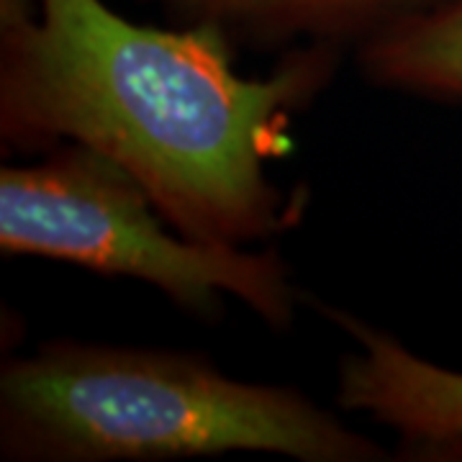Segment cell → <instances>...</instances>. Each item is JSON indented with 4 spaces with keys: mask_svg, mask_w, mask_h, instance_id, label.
<instances>
[{
    "mask_svg": "<svg viewBox=\"0 0 462 462\" xmlns=\"http://www.w3.org/2000/svg\"><path fill=\"white\" fill-rule=\"evenodd\" d=\"M337 60L334 44H306L267 78H245L211 26H139L103 0H39V14L3 0L0 139L14 152L93 149L182 236L247 247L296 224L267 162Z\"/></svg>",
    "mask_w": 462,
    "mask_h": 462,
    "instance_id": "1",
    "label": "cell"
},
{
    "mask_svg": "<svg viewBox=\"0 0 462 462\" xmlns=\"http://www.w3.org/2000/svg\"><path fill=\"white\" fill-rule=\"evenodd\" d=\"M226 452L388 460L378 442L296 388L229 378L193 352L51 342L3 365V460H178Z\"/></svg>",
    "mask_w": 462,
    "mask_h": 462,
    "instance_id": "2",
    "label": "cell"
},
{
    "mask_svg": "<svg viewBox=\"0 0 462 462\" xmlns=\"http://www.w3.org/2000/svg\"><path fill=\"white\" fill-rule=\"evenodd\" d=\"M132 175L93 149L54 147L36 165L0 170V249L72 263L160 288L200 319L239 298L273 329H288L298 293L281 254L206 245L167 231Z\"/></svg>",
    "mask_w": 462,
    "mask_h": 462,
    "instance_id": "3",
    "label": "cell"
},
{
    "mask_svg": "<svg viewBox=\"0 0 462 462\" xmlns=\"http://www.w3.org/2000/svg\"><path fill=\"white\" fill-rule=\"evenodd\" d=\"M327 314L360 346L339 367L337 401L342 409L375 416L406 442L462 434V373L413 355L357 316L339 309Z\"/></svg>",
    "mask_w": 462,
    "mask_h": 462,
    "instance_id": "4",
    "label": "cell"
},
{
    "mask_svg": "<svg viewBox=\"0 0 462 462\" xmlns=\"http://www.w3.org/2000/svg\"><path fill=\"white\" fill-rule=\"evenodd\" d=\"M182 26H211L231 44L282 47L367 39L439 0H147Z\"/></svg>",
    "mask_w": 462,
    "mask_h": 462,
    "instance_id": "5",
    "label": "cell"
},
{
    "mask_svg": "<svg viewBox=\"0 0 462 462\" xmlns=\"http://www.w3.org/2000/svg\"><path fill=\"white\" fill-rule=\"evenodd\" d=\"M360 67L380 88L462 103V0H439L367 36Z\"/></svg>",
    "mask_w": 462,
    "mask_h": 462,
    "instance_id": "6",
    "label": "cell"
}]
</instances>
